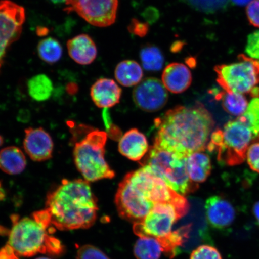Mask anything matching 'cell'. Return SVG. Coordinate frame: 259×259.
I'll use <instances>...</instances> for the list:
<instances>
[{"instance_id":"6da1fadb","label":"cell","mask_w":259,"mask_h":259,"mask_svg":"<svg viewBox=\"0 0 259 259\" xmlns=\"http://www.w3.org/2000/svg\"><path fill=\"white\" fill-rule=\"evenodd\" d=\"M154 145L187 158L207 148L215 121L201 103L177 106L155 119Z\"/></svg>"},{"instance_id":"7a4b0ae2","label":"cell","mask_w":259,"mask_h":259,"mask_svg":"<svg viewBox=\"0 0 259 259\" xmlns=\"http://www.w3.org/2000/svg\"><path fill=\"white\" fill-rule=\"evenodd\" d=\"M46 209L52 225L60 231H71L95 224L98 206L88 181L64 180L48 194Z\"/></svg>"},{"instance_id":"3957f363","label":"cell","mask_w":259,"mask_h":259,"mask_svg":"<svg viewBox=\"0 0 259 259\" xmlns=\"http://www.w3.org/2000/svg\"><path fill=\"white\" fill-rule=\"evenodd\" d=\"M254 139L250 128L237 118L213 132L207 149L217 154L220 163L236 166L244 161L249 145Z\"/></svg>"},{"instance_id":"277c9868","label":"cell","mask_w":259,"mask_h":259,"mask_svg":"<svg viewBox=\"0 0 259 259\" xmlns=\"http://www.w3.org/2000/svg\"><path fill=\"white\" fill-rule=\"evenodd\" d=\"M107 137L106 132L92 130L74 145V164L83 180L89 183L115 177L114 171L105 160Z\"/></svg>"},{"instance_id":"5b68a950","label":"cell","mask_w":259,"mask_h":259,"mask_svg":"<svg viewBox=\"0 0 259 259\" xmlns=\"http://www.w3.org/2000/svg\"><path fill=\"white\" fill-rule=\"evenodd\" d=\"M149 190L145 175L137 170L128 174L119 184L115 196L116 209L121 218L134 224L142 222L155 205Z\"/></svg>"},{"instance_id":"8992f818","label":"cell","mask_w":259,"mask_h":259,"mask_svg":"<svg viewBox=\"0 0 259 259\" xmlns=\"http://www.w3.org/2000/svg\"><path fill=\"white\" fill-rule=\"evenodd\" d=\"M186 158L153 145L147 161L142 166H148L155 176L163 180L175 192L184 196L198 187L190 179Z\"/></svg>"},{"instance_id":"52a82bcc","label":"cell","mask_w":259,"mask_h":259,"mask_svg":"<svg viewBox=\"0 0 259 259\" xmlns=\"http://www.w3.org/2000/svg\"><path fill=\"white\" fill-rule=\"evenodd\" d=\"M238 62L216 66L218 83L228 93H250L259 83V61L240 55Z\"/></svg>"},{"instance_id":"ba28073f","label":"cell","mask_w":259,"mask_h":259,"mask_svg":"<svg viewBox=\"0 0 259 259\" xmlns=\"http://www.w3.org/2000/svg\"><path fill=\"white\" fill-rule=\"evenodd\" d=\"M12 220V228L8 244L18 256L32 257L38 253H47V229L33 218Z\"/></svg>"},{"instance_id":"9c48e42d","label":"cell","mask_w":259,"mask_h":259,"mask_svg":"<svg viewBox=\"0 0 259 259\" xmlns=\"http://www.w3.org/2000/svg\"><path fill=\"white\" fill-rule=\"evenodd\" d=\"M181 218L182 216L171 204H155L142 222L134 224V231L140 238L160 239L170 234L175 223Z\"/></svg>"},{"instance_id":"30bf717a","label":"cell","mask_w":259,"mask_h":259,"mask_svg":"<svg viewBox=\"0 0 259 259\" xmlns=\"http://www.w3.org/2000/svg\"><path fill=\"white\" fill-rule=\"evenodd\" d=\"M64 11L75 12L91 25L106 27L114 23L118 0H67Z\"/></svg>"},{"instance_id":"8fae6325","label":"cell","mask_w":259,"mask_h":259,"mask_svg":"<svg viewBox=\"0 0 259 259\" xmlns=\"http://www.w3.org/2000/svg\"><path fill=\"white\" fill-rule=\"evenodd\" d=\"M25 20L22 6L10 0L0 1V69L8 48L20 37Z\"/></svg>"},{"instance_id":"7c38bea8","label":"cell","mask_w":259,"mask_h":259,"mask_svg":"<svg viewBox=\"0 0 259 259\" xmlns=\"http://www.w3.org/2000/svg\"><path fill=\"white\" fill-rule=\"evenodd\" d=\"M133 98L138 108L146 112L159 111L168 100L167 90L163 82L155 77L142 80L135 87Z\"/></svg>"},{"instance_id":"4fadbf2b","label":"cell","mask_w":259,"mask_h":259,"mask_svg":"<svg viewBox=\"0 0 259 259\" xmlns=\"http://www.w3.org/2000/svg\"><path fill=\"white\" fill-rule=\"evenodd\" d=\"M24 148L32 160L46 161L53 156L54 142L50 134L42 128H28L25 131Z\"/></svg>"},{"instance_id":"5bb4252c","label":"cell","mask_w":259,"mask_h":259,"mask_svg":"<svg viewBox=\"0 0 259 259\" xmlns=\"http://www.w3.org/2000/svg\"><path fill=\"white\" fill-rule=\"evenodd\" d=\"M205 208L207 222L213 228L224 230L232 226L235 221L234 206L223 197H210L206 200Z\"/></svg>"},{"instance_id":"9a60e30c","label":"cell","mask_w":259,"mask_h":259,"mask_svg":"<svg viewBox=\"0 0 259 259\" xmlns=\"http://www.w3.org/2000/svg\"><path fill=\"white\" fill-rule=\"evenodd\" d=\"M122 90L114 80L100 78L91 88L90 96L95 104L107 109L115 106L120 100Z\"/></svg>"},{"instance_id":"2e32d148","label":"cell","mask_w":259,"mask_h":259,"mask_svg":"<svg viewBox=\"0 0 259 259\" xmlns=\"http://www.w3.org/2000/svg\"><path fill=\"white\" fill-rule=\"evenodd\" d=\"M162 82L170 92L179 94L185 92L192 82V75L186 65L171 63L162 74Z\"/></svg>"},{"instance_id":"e0dca14e","label":"cell","mask_w":259,"mask_h":259,"mask_svg":"<svg viewBox=\"0 0 259 259\" xmlns=\"http://www.w3.org/2000/svg\"><path fill=\"white\" fill-rule=\"evenodd\" d=\"M119 153L133 161H139L149 150L147 139L138 130H130L119 141Z\"/></svg>"},{"instance_id":"ac0fdd59","label":"cell","mask_w":259,"mask_h":259,"mask_svg":"<svg viewBox=\"0 0 259 259\" xmlns=\"http://www.w3.org/2000/svg\"><path fill=\"white\" fill-rule=\"evenodd\" d=\"M67 47L71 58L80 65L92 64L97 56L95 41L85 34L71 38L67 41Z\"/></svg>"},{"instance_id":"d6986e66","label":"cell","mask_w":259,"mask_h":259,"mask_svg":"<svg viewBox=\"0 0 259 259\" xmlns=\"http://www.w3.org/2000/svg\"><path fill=\"white\" fill-rule=\"evenodd\" d=\"M186 166L190 180L197 184L205 182L212 169L209 157L203 152H197L188 156Z\"/></svg>"},{"instance_id":"ffe728a7","label":"cell","mask_w":259,"mask_h":259,"mask_svg":"<svg viewBox=\"0 0 259 259\" xmlns=\"http://www.w3.org/2000/svg\"><path fill=\"white\" fill-rule=\"evenodd\" d=\"M27 166V160L23 152L18 147L11 146L0 151V169L9 175H18Z\"/></svg>"},{"instance_id":"44dd1931","label":"cell","mask_w":259,"mask_h":259,"mask_svg":"<svg viewBox=\"0 0 259 259\" xmlns=\"http://www.w3.org/2000/svg\"><path fill=\"white\" fill-rule=\"evenodd\" d=\"M116 80L124 87L138 85L143 77V71L137 61L125 60L119 63L115 71Z\"/></svg>"},{"instance_id":"7402d4cb","label":"cell","mask_w":259,"mask_h":259,"mask_svg":"<svg viewBox=\"0 0 259 259\" xmlns=\"http://www.w3.org/2000/svg\"><path fill=\"white\" fill-rule=\"evenodd\" d=\"M27 89L29 96L35 101H47L53 95V81L46 74H37L28 81Z\"/></svg>"},{"instance_id":"603a6c76","label":"cell","mask_w":259,"mask_h":259,"mask_svg":"<svg viewBox=\"0 0 259 259\" xmlns=\"http://www.w3.org/2000/svg\"><path fill=\"white\" fill-rule=\"evenodd\" d=\"M190 230L191 225L181 227L177 231H171L169 235L158 239L163 252L167 256L173 258L178 254L180 247L189 239Z\"/></svg>"},{"instance_id":"cb8c5ba5","label":"cell","mask_w":259,"mask_h":259,"mask_svg":"<svg viewBox=\"0 0 259 259\" xmlns=\"http://www.w3.org/2000/svg\"><path fill=\"white\" fill-rule=\"evenodd\" d=\"M214 96L217 100L221 101L223 108L230 115L240 116L247 109V100L242 94L223 91L215 94Z\"/></svg>"},{"instance_id":"d4e9b609","label":"cell","mask_w":259,"mask_h":259,"mask_svg":"<svg viewBox=\"0 0 259 259\" xmlns=\"http://www.w3.org/2000/svg\"><path fill=\"white\" fill-rule=\"evenodd\" d=\"M162 252L160 242L154 238H140L134 246V254L137 259H160Z\"/></svg>"},{"instance_id":"484cf974","label":"cell","mask_w":259,"mask_h":259,"mask_svg":"<svg viewBox=\"0 0 259 259\" xmlns=\"http://www.w3.org/2000/svg\"><path fill=\"white\" fill-rule=\"evenodd\" d=\"M37 53L42 61L53 64L57 63L62 57L63 48L56 38L47 37L38 43Z\"/></svg>"},{"instance_id":"4316f807","label":"cell","mask_w":259,"mask_h":259,"mask_svg":"<svg viewBox=\"0 0 259 259\" xmlns=\"http://www.w3.org/2000/svg\"><path fill=\"white\" fill-rule=\"evenodd\" d=\"M140 58L142 66L146 70L157 72L161 69L164 64V57L157 47L147 45L142 49Z\"/></svg>"},{"instance_id":"83f0119b","label":"cell","mask_w":259,"mask_h":259,"mask_svg":"<svg viewBox=\"0 0 259 259\" xmlns=\"http://www.w3.org/2000/svg\"><path fill=\"white\" fill-rule=\"evenodd\" d=\"M238 119L250 128L255 139L259 137V97L252 98L244 114Z\"/></svg>"},{"instance_id":"f1b7e54d","label":"cell","mask_w":259,"mask_h":259,"mask_svg":"<svg viewBox=\"0 0 259 259\" xmlns=\"http://www.w3.org/2000/svg\"><path fill=\"white\" fill-rule=\"evenodd\" d=\"M187 4L200 12L212 14L225 9L229 0H184Z\"/></svg>"},{"instance_id":"f546056e","label":"cell","mask_w":259,"mask_h":259,"mask_svg":"<svg viewBox=\"0 0 259 259\" xmlns=\"http://www.w3.org/2000/svg\"><path fill=\"white\" fill-rule=\"evenodd\" d=\"M190 259H222L218 249L212 246L203 245L194 250Z\"/></svg>"},{"instance_id":"4dcf8cb0","label":"cell","mask_w":259,"mask_h":259,"mask_svg":"<svg viewBox=\"0 0 259 259\" xmlns=\"http://www.w3.org/2000/svg\"><path fill=\"white\" fill-rule=\"evenodd\" d=\"M77 259H111L99 248L92 245H85L77 252Z\"/></svg>"},{"instance_id":"1f68e13d","label":"cell","mask_w":259,"mask_h":259,"mask_svg":"<svg viewBox=\"0 0 259 259\" xmlns=\"http://www.w3.org/2000/svg\"><path fill=\"white\" fill-rule=\"evenodd\" d=\"M245 52L249 57L259 61V30L248 35Z\"/></svg>"},{"instance_id":"d6a6232c","label":"cell","mask_w":259,"mask_h":259,"mask_svg":"<svg viewBox=\"0 0 259 259\" xmlns=\"http://www.w3.org/2000/svg\"><path fill=\"white\" fill-rule=\"evenodd\" d=\"M246 157L251 169L259 173V142L249 147Z\"/></svg>"},{"instance_id":"836d02e7","label":"cell","mask_w":259,"mask_h":259,"mask_svg":"<svg viewBox=\"0 0 259 259\" xmlns=\"http://www.w3.org/2000/svg\"><path fill=\"white\" fill-rule=\"evenodd\" d=\"M47 253L58 256L61 255L64 251V247L58 239L48 235L46 241Z\"/></svg>"},{"instance_id":"e575fe53","label":"cell","mask_w":259,"mask_h":259,"mask_svg":"<svg viewBox=\"0 0 259 259\" xmlns=\"http://www.w3.org/2000/svg\"><path fill=\"white\" fill-rule=\"evenodd\" d=\"M246 13L250 24L259 28V0H253L249 3Z\"/></svg>"},{"instance_id":"d590c367","label":"cell","mask_w":259,"mask_h":259,"mask_svg":"<svg viewBox=\"0 0 259 259\" xmlns=\"http://www.w3.org/2000/svg\"><path fill=\"white\" fill-rule=\"evenodd\" d=\"M129 30L139 36L143 37L147 33L148 26L135 19L130 25Z\"/></svg>"},{"instance_id":"8d00e7d4","label":"cell","mask_w":259,"mask_h":259,"mask_svg":"<svg viewBox=\"0 0 259 259\" xmlns=\"http://www.w3.org/2000/svg\"><path fill=\"white\" fill-rule=\"evenodd\" d=\"M0 259H19V256L12 248L11 246L6 244L4 247L0 249Z\"/></svg>"},{"instance_id":"74e56055","label":"cell","mask_w":259,"mask_h":259,"mask_svg":"<svg viewBox=\"0 0 259 259\" xmlns=\"http://www.w3.org/2000/svg\"><path fill=\"white\" fill-rule=\"evenodd\" d=\"M252 211H253L254 218L259 226V201L254 204Z\"/></svg>"},{"instance_id":"f35d334b","label":"cell","mask_w":259,"mask_h":259,"mask_svg":"<svg viewBox=\"0 0 259 259\" xmlns=\"http://www.w3.org/2000/svg\"><path fill=\"white\" fill-rule=\"evenodd\" d=\"M231 1L235 5L243 6L248 5L253 0H231Z\"/></svg>"},{"instance_id":"ab89813d","label":"cell","mask_w":259,"mask_h":259,"mask_svg":"<svg viewBox=\"0 0 259 259\" xmlns=\"http://www.w3.org/2000/svg\"><path fill=\"white\" fill-rule=\"evenodd\" d=\"M49 1L54 3L55 5H59L62 4V3H65V4H66L67 0H49Z\"/></svg>"},{"instance_id":"60d3db41","label":"cell","mask_w":259,"mask_h":259,"mask_svg":"<svg viewBox=\"0 0 259 259\" xmlns=\"http://www.w3.org/2000/svg\"><path fill=\"white\" fill-rule=\"evenodd\" d=\"M3 144V139L1 135H0V147Z\"/></svg>"},{"instance_id":"b9f144b4","label":"cell","mask_w":259,"mask_h":259,"mask_svg":"<svg viewBox=\"0 0 259 259\" xmlns=\"http://www.w3.org/2000/svg\"><path fill=\"white\" fill-rule=\"evenodd\" d=\"M35 259H51V258H48V257H38V258H35Z\"/></svg>"},{"instance_id":"7bdbcfd3","label":"cell","mask_w":259,"mask_h":259,"mask_svg":"<svg viewBox=\"0 0 259 259\" xmlns=\"http://www.w3.org/2000/svg\"><path fill=\"white\" fill-rule=\"evenodd\" d=\"M258 138H259V137H258Z\"/></svg>"}]
</instances>
